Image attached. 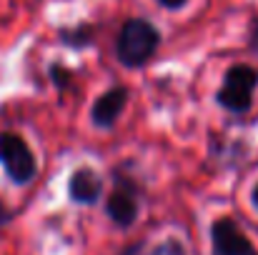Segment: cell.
Returning <instances> with one entry per match:
<instances>
[{
  "mask_svg": "<svg viewBox=\"0 0 258 255\" xmlns=\"http://www.w3.org/2000/svg\"><path fill=\"white\" fill-rule=\"evenodd\" d=\"M158 43H161L158 30L148 20L133 18L123 25L118 43H115V53H118V60L123 65L138 68V65H143L153 58V53L158 50Z\"/></svg>",
  "mask_w": 258,
  "mask_h": 255,
  "instance_id": "6da1fadb",
  "label": "cell"
},
{
  "mask_svg": "<svg viewBox=\"0 0 258 255\" xmlns=\"http://www.w3.org/2000/svg\"><path fill=\"white\" fill-rule=\"evenodd\" d=\"M0 165L5 168L8 178L18 185L30 183L38 173V163L28 143L15 133H0Z\"/></svg>",
  "mask_w": 258,
  "mask_h": 255,
  "instance_id": "7a4b0ae2",
  "label": "cell"
},
{
  "mask_svg": "<svg viewBox=\"0 0 258 255\" xmlns=\"http://www.w3.org/2000/svg\"><path fill=\"white\" fill-rule=\"evenodd\" d=\"M258 83V73L251 65H233L226 73L223 88L218 90V103L231 113H246L253 100V88Z\"/></svg>",
  "mask_w": 258,
  "mask_h": 255,
  "instance_id": "3957f363",
  "label": "cell"
},
{
  "mask_svg": "<svg viewBox=\"0 0 258 255\" xmlns=\"http://www.w3.org/2000/svg\"><path fill=\"white\" fill-rule=\"evenodd\" d=\"M211 235H213V248L218 255H256L248 238L228 218L216 220L213 228H211Z\"/></svg>",
  "mask_w": 258,
  "mask_h": 255,
  "instance_id": "277c9868",
  "label": "cell"
},
{
  "mask_svg": "<svg viewBox=\"0 0 258 255\" xmlns=\"http://www.w3.org/2000/svg\"><path fill=\"white\" fill-rule=\"evenodd\" d=\"M125 100H128V90H125V88H113V90H108L105 95H100V98L95 100L93 110H90L93 123H95L98 128H110V125L118 120V115L123 113Z\"/></svg>",
  "mask_w": 258,
  "mask_h": 255,
  "instance_id": "5b68a950",
  "label": "cell"
},
{
  "mask_svg": "<svg viewBox=\"0 0 258 255\" xmlns=\"http://www.w3.org/2000/svg\"><path fill=\"white\" fill-rule=\"evenodd\" d=\"M100 190H103V183L98 178V173L88 168H81L78 173H73L71 178V185H68V193H71V200L81 203V205H90L100 198Z\"/></svg>",
  "mask_w": 258,
  "mask_h": 255,
  "instance_id": "8992f818",
  "label": "cell"
},
{
  "mask_svg": "<svg viewBox=\"0 0 258 255\" xmlns=\"http://www.w3.org/2000/svg\"><path fill=\"white\" fill-rule=\"evenodd\" d=\"M136 213H138V203H136L133 190L118 185L113 190V195L108 198V215H110V220L115 225L125 228V225H131L136 220Z\"/></svg>",
  "mask_w": 258,
  "mask_h": 255,
  "instance_id": "52a82bcc",
  "label": "cell"
},
{
  "mask_svg": "<svg viewBox=\"0 0 258 255\" xmlns=\"http://www.w3.org/2000/svg\"><path fill=\"white\" fill-rule=\"evenodd\" d=\"M123 255H183V250H180L178 245H173V243H166V245H161V248H156V250H146V248H128Z\"/></svg>",
  "mask_w": 258,
  "mask_h": 255,
  "instance_id": "ba28073f",
  "label": "cell"
},
{
  "mask_svg": "<svg viewBox=\"0 0 258 255\" xmlns=\"http://www.w3.org/2000/svg\"><path fill=\"white\" fill-rule=\"evenodd\" d=\"M63 40H66V43H71V45H76V48H81V45L90 43V30H88V28H78V30H63Z\"/></svg>",
  "mask_w": 258,
  "mask_h": 255,
  "instance_id": "9c48e42d",
  "label": "cell"
},
{
  "mask_svg": "<svg viewBox=\"0 0 258 255\" xmlns=\"http://www.w3.org/2000/svg\"><path fill=\"white\" fill-rule=\"evenodd\" d=\"M163 8H171V10H178V8H183L185 5V0H158Z\"/></svg>",
  "mask_w": 258,
  "mask_h": 255,
  "instance_id": "30bf717a",
  "label": "cell"
},
{
  "mask_svg": "<svg viewBox=\"0 0 258 255\" xmlns=\"http://www.w3.org/2000/svg\"><path fill=\"white\" fill-rule=\"evenodd\" d=\"M10 215H13V213H10V210L0 203V225H3V223H8V220H10Z\"/></svg>",
  "mask_w": 258,
  "mask_h": 255,
  "instance_id": "8fae6325",
  "label": "cell"
},
{
  "mask_svg": "<svg viewBox=\"0 0 258 255\" xmlns=\"http://www.w3.org/2000/svg\"><path fill=\"white\" fill-rule=\"evenodd\" d=\"M253 203H256V208H258V185L253 188Z\"/></svg>",
  "mask_w": 258,
  "mask_h": 255,
  "instance_id": "7c38bea8",
  "label": "cell"
}]
</instances>
